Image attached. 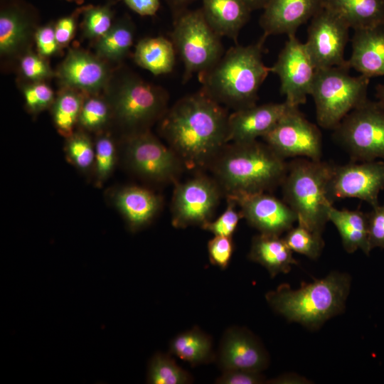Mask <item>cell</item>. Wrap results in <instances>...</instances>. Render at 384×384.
<instances>
[{
	"mask_svg": "<svg viewBox=\"0 0 384 384\" xmlns=\"http://www.w3.org/2000/svg\"><path fill=\"white\" fill-rule=\"evenodd\" d=\"M228 117L220 104L201 90L167 110L160 132L183 166L208 167L228 144Z\"/></svg>",
	"mask_w": 384,
	"mask_h": 384,
	"instance_id": "obj_1",
	"label": "cell"
},
{
	"mask_svg": "<svg viewBox=\"0 0 384 384\" xmlns=\"http://www.w3.org/2000/svg\"><path fill=\"white\" fill-rule=\"evenodd\" d=\"M288 163L257 140L225 144L209 165L226 196L267 192L281 186Z\"/></svg>",
	"mask_w": 384,
	"mask_h": 384,
	"instance_id": "obj_2",
	"label": "cell"
},
{
	"mask_svg": "<svg viewBox=\"0 0 384 384\" xmlns=\"http://www.w3.org/2000/svg\"><path fill=\"white\" fill-rule=\"evenodd\" d=\"M264 34L255 43L236 45L208 70L200 74L201 90L220 105L238 110L256 105L270 68L262 60Z\"/></svg>",
	"mask_w": 384,
	"mask_h": 384,
	"instance_id": "obj_3",
	"label": "cell"
},
{
	"mask_svg": "<svg viewBox=\"0 0 384 384\" xmlns=\"http://www.w3.org/2000/svg\"><path fill=\"white\" fill-rule=\"evenodd\" d=\"M350 287L348 274L333 272L295 290L282 284L265 298L272 309L288 321L317 329L343 311Z\"/></svg>",
	"mask_w": 384,
	"mask_h": 384,
	"instance_id": "obj_4",
	"label": "cell"
},
{
	"mask_svg": "<svg viewBox=\"0 0 384 384\" xmlns=\"http://www.w3.org/2000/svg\"><path fill=\"white\" fill-rule=\"evenodd\" d=\"M334 166L321 159L294 158L281 185L283 201L295 213L297 223L320 235L334 203L329 195Z\"/></svg>",
	"mask_w": 384,
	"mask_h": 384,
	"instance_id": "obj_5",
	"label": "cell"
},
{
	"mask_svg": "<svg viewBox=\"0 0 384 384\" xmlns=\"http://www.w3.org/2000/svg\"><path fill=\"white\" fill-rule=\"evenodd\" d=\"M348 66L316 69L310 95L314 98L318 124L334 129L367 98L369 78L349 74Z\"/></svg>",
	"mask_w": 384,
	"mask_h": 384,
	"instance_id": "obj_6",
	"label": "cell"
},
{
	"mask_svg": "<svg viewBox=\"0 0 384 384\" xmlns=\"http://www.w3.org/2000/svg\"><path fill=\"white\" fill-rule=\"evenodd\" d=\"M168 99L163 88L127 75L119 80L107 100L112 119L128 134L149 130L161 119L168 110Z\"/></svg>",
	"mask_w": 384,
	"mask_h": 384,
	"instance_id": "obj_7",
	"label": "cell"
},
{
	"mask_svg": "<svg viewBox=\"0 0 384 384\" xmlns=\"http://www.w3.org/2000/svg\"><path fill=\"white\" fill-rule=\"evenodd\" d=\"M337 143L351 161H384V105L368 99L333 129Z\"/></svg>",
	"mask_w": 384,
	"mask_h": 384,
	"instance_id": "obj_8",
	"label": "cell"
},
{
	"mask_svg": "<svg viewBox=\"0 0 384 384\" xmlns=\"http://www.w3.org/2000/svg\"><path fill=\"white\" fill-rule=\"evenodd\" d=\"M171 41L184 65L183 81L210 69L223 55L220 36L201 10L188 11L176 21Z\"/></svg>",
	"mask_w": 384,
	"mask_h": 384,
	"instance_id": "obj_9",
	"label": "cell"
},
{
	"mask_svg": "<svg viewBox=\"0 0 384 384\" xmlns=\"http://www.w3.org/2000/svg\"><path fill=\"white\" fill-rule=\"evenodd\" d=\"M121 148L127 168L145 180L174 181L183 166L176 153L149 130L124 134Z\"/></svg>",
	"mask_w": 384,
	"mask_h": 384,
	"instance_id": "obj_10",
	"label": "cell"
},
{
	"mask_svg": "<svg viewBox=\"0 0 384 384\" xmlns=\"http://www.w3.org/2000/svg\"><path fill=\"white\" fill-rule=\"evenodd\" d=\"M298 107L290 106L273 128L262 138L284 159L303 157L321 160V132Z\"/></svg>",
	"mask_w": 384,
	"mask_h": 384,
	"instance_id": "obj_11",
	"label": "cell"
},
{
	"mask_svg": "<svg viewBox=\"0 0 384 384\" xmlns=\"http://www.w3.org/2000/svg\"><path fill=\"white\" fill-rule=\"evenodd\" d=\"M270 71L279 76L280 92L285 96L287 104L299 107L306 102L316 68L304 43L300 42L295 35L288 36V40Z\"/></svg>",
	"mask_w": 384,
	"mask_h": 384,
	"instance_id": "obj_12",
	"label": "cell"
},
{
	"mask_svg": "<svg viewBox=\"0 0 384 384\" xmlns=\"http://www.w3.org/2000/svg\"><path fill=\"white\" fill-rule=\"evenodd\" d=\"M349 30L338 16L324 7L311 18L304 44L316 69L348 66L344 50Z\"/></svg>",
	"mask_w": 384,
	"mask_h": 384,
	"instance_id": "obj_13",
	"label": "cell"
},
{
	"mask_svg": "<svg viewBox=\"0 0 384 384\" xmlns=\"http://www.w3.org/2000/svg\"><path fill=\"white\" fill-rule=\"evenodd\" d=\"M221 188L217 181L198 176L178 183L171 202V223L178 228L202 226L211 220L218 203Z\"/></svg>",
	"mask_w": 384,
	"mask_h": 384,
	"instance_id": "obj_14",
	"label": "cell"
},
{
	"mask_svg": "<svg viewBox=\"0 0 384 384\" xmlns=\"http://www.w3.org/2000/svg\"><path fill=\"white\" fill-rule=\"evenodd\" d=\"M384 188V161H354L335 165L329 185L331 201L355 198L371 207L379 204L378 195Z\"/></svg>",
	"mask_w": 384,
	"mask_h": 384,
	"instance_id": "obj_15",
	"label": "cell"
},
{
	"mask_svg": "<svg viewBox=\"0 0 384 384\" xmlns=\"http://www.w3.org/2000/svg\"><path fill=\"white\" fill-rule=\"evenodd\" d=\"M226 197L239 206L242 218L260 233L280 236L297 222L295 213L284 201L266 192Z\"/></svg>",
	"mask_w": 384,
	"mask_h": 384,
	"instance_id": "obj_16",
	"label": "cell"
},
{
	"mask_svg": "<svg viewBox=\"0 0 384 384\" xmlns=\"http://www.w3.org/2000/svg\"><path fill=\"white\" fill-rule=\"evenodd\" d=\"M215 361L222 371L243 369L262 372L269 356L262 343L249 330L232 326L221 338Z\"/></svg>",
	"mask_w": 384,
	"mask_h": 384,
	"instance_id": "obj_17",
	"label": "cell"
},
{
	"mask_svg": "<svg viewBox=\"0 0 384 384\" xmlns=\"http://www.w3.org/2000/svg\"><path fill=\"white\" fill-rule=\"evenodd\" d=\"M58 77L65 87L96 95L109 82L110 70L98 55L73 49L60 64Z\"/></svg>",
	"mask_w": 384,
	"mask_h": 384,
	"instance_id": "obj_18",
	"label": "cell"
},
{
	"mask_svg": "<svg viewBox=\"0 0 384 384\" xmlns=\"http://www.w3.org/2000/svg\"><path fill=\"white\" fill-rule=\"evenodd\" d=\"M290 106L284 101L235 110L228 117V142H252L264 137Z\"/></svg>",
	"mask_w": 384,
	"mask_h": 384,
	"instance_id": "obj_19",
	"label": "cell"
},
{
	"mask_svg": "<svg viewBox=\"0 0 384 384\" xmlns=\"http://www.w3.org/2000/svg\"><path fill=\"white\" fill-rule=\"evenodd\" d=\"M322 0H269L260 18L263 34L295 35L321 9Z\"/></svg>",
	"mask_w": 384,
	"mask_h": 384,
	"instance_id": "obj_20",
	"label": "cell"
},
{
	"mask_svg": "<svg viewBox=\"0 0 384 384\" xmlns=\"http://www.w3.org/2000/svg\"><path fill=\"white\" fill-rule=\"evenodd\" d=\"M109 198L133 232L148 225L156 216L162 204L160 196L137 186L114 188L110 191Z\"/></svg>",
	"mask_w": 384,
	"mask_h": 384,
	"instance_id": "obj_21",
	"label": "cell"
},
{
	"mask_svg": "<svg viewBox=\"0 0 384 384\" xmlns=\"http://www.w3.org/2000/svg\"><path fill=\"white\" fill-rule=\"evenodd\" d=\"M351 48L350 68L369 78L384 75V23L354 31Z\"/></svg>",
	"mask_w": 384,
	"mask_h": 384,
	"instance_id": "obj_22",
	"label": "cell"
},
{
	"mask_svg": "<svg viewBox=\"0 0 384 384\" xmlns=\"http://www.w3.org/2000/svg\"><path fill=\"white\" fill-rule=\"evenodd\" d=\"M207 22L220 37L234 41L249 21L251 11L242 0H202Z\"/></svg>",
	"mask_w": 384,
	"mask_h": 384,
	"instance_id": "obj_23",
	"label": "cell"
},
{
	"mask_svg": "<svg viewBox=\"0 0 384 384\" xmlns=\"http://www.w3.org/2000/svg\"><path fill=\"white\" fill-rule=\"evenodd\" d=\"M31 14L25 6L11 3L1 8L0 13V52L13 56L26 47L31 31Z\"/></svg>",
	"mask_w": 384,
	"mask_h": 384,
	"instance_id": "obj_24",
	"label": "cell"
},
{
	"mask_svg": "<svg viewBox=\"0 0 384 384\" xmlns=\"http://www.w3.org/2000/svg\"><path fill=\"white\" fill-rule=\"evenodd\" d=\"M248 258L264 267L272 278L288 273L298 263L284 238L262 233L253 237Z\"/></svg>",
	"mask_w": 384,
	"mask_h": 384,
	"instance_id": "obj_25",
	"label": "cell"
},
{
	"mask_svg": "<svg viewBox=\"0 0 384 384\" xmlns=\"http://www.w3.org/2000/svg\"><path fill=\"white\" fill-rule=\"evenodd\" d=\"M322 7L336 14L353 31L384 23V0H322Z\"/></svg>",
	"mask_w": 384,
	"mask_h": 384,
	"instance_id": "obj_26",
	"label": "cell"
},
{
	"mask_svg": "<svg viewBox=\"0 0 384 384\" xmlns=\"http://www.w3.org/2000/svg\"><path fill=\"white\" fill-rule=\"evenodd\" d=\"M329 221L336 228L344 250L353 253L361 250L368 255L371 249L368 240V214L361 210L329 208Z\"/></svg>",
	"mask_w": 384,
	"mask_h": 384,
	"instance_id": "obj_27",
	"label": "cell"
},
{
	"mask_svg": "<svg viewBox=\"0 0 384 384\" xmlns=\"http://www.w3.org/2000/svg\"><path fill=\"white\" fill-rule=\"evenodd\" d=\"M176 53L171 41L162 36L145 38L137 44L134 60L139 66L154 75H164L172 71Z\"/></svg>",
	"mask_w": 384,
	"mask_h": 384,
	"instance_id": "obj_28",
	"label": "cell"
},
{
	"mask_svg": "<svg viewBox=\"0 0 384 384\" xmlns=\"http://www.w3.org/2000/svg\"><path fill=\"white\" fill-rule=\"evenodd\" d=\"M169 351L193 367L210 363L216 356L211 337L197 326L176 335L169 343Z\"/></svg>",
	"mask_w": 384,
	"mask_h": 384,
	"instance_id": "obj_29",
	"label": "cell"
},
{
	"mask_svg": "<svg viewBox=\"0 0 384 384\" xmlns=\"http://www.w3.org/2000/svg\"><path fill=\"white\" fill-rule=\"evenodd\" d=\"M84 99L82 92L65 87L57 95L50 107L55 127L65 138L75 132Z\"/></svg>",
	"mask_w": 384,
	"mask_h": 384,
	"instance_id": "obj_30",
	"label": "cell"
},
{
	"mask_svg": "<svg viewBox=\"0 0 384 384\" xmlns=\"http://www.w3.org/2000/svg\"><path fill=\"white\" fill-rule=\"evenodd\" d=\"M134 39V28L128 20H120L97 41L96 50L101 58L122 59L129 52Z\"/></svg>",
	"mask_w": 384,
	"mask_h": 384,
	"instance_id": "obj_31",
	"label": "cell"
},
{
	"mask_svg": "<svg viewBox=\"0 0 384 384\" xmlns=\"http://www.w3.org/2000/svg\"><path fill=\"white\" fill-rule=\"evenodd\" d=\"M64 152L66 159L85 176H92L95 165V142L88 132L79 129L65 138Z\"/></svg>",
	"mask_w": 384,
	"mask_h": 384,
	"instance_id": "obj_32",
	"label": "cell"
},
{
	"mask_svg": "<svg viewBox=\"0 0 384 384\" xmlns=\"http://www.w3.org/2000/svg\"><path fill=\"white\" fill-rule=\"evenodd\" d=\"M192 382L191 375L169 354L156 353L151 358L148 365L147 383L188 384Z\"/></svg>",
	"mask_w": 384,
	"mask_h": 384,
	"instance_id": "obj_33",
	"label": "cell"
},
{
	"mask_svg": "<svg viewBox=\"0 0 384 384\" xmlns=\"http://www.w3.org/2000/svg\"><path fill=\"white\" fill-rule=\"evenodd\" d=\"M111 119L112 112L107 100L97 94L85 97L78 122L80 129L98 134L105 131Z\"/></svg>",
	"mask_w": 384,
	"mask_h": 384,
	"instance_id": "obj_34",
	"label": "cell"
},
{
	"mask_svg": "<svg viewBox=\"0 0 384 384\" xmlns=\"http://www.w3.org/2000/svg\"><path fill=\"white\" fill-rule=\"evenodd\" d=\"M95 186L101 187L110 178L117 162V145L111 134L105 131L97 134L95 141Z\"/></svg>",
	"mask_w": 384,
	"mask_h": 384,
	"instance_id": "obj_35",
	"label": "cell"
},
{
	"mask_svg": "<svg viewBox=\"0 0 384 384\" xmlns=\"http://www.w3.org/2000/svg\"><path fill=\"white\" fill-rule=\"evenodd\" d=\"M284 240L293 252L313 260L320 256L324 247L321 235L312 232L299 224L289 229Z\"/></svg>",
	"mask_w": 384,
	"mask_h": 384,
	"instance_id": "obj_36",
	"label": "cell"
},
{
	"mask_svg": "<svg viewBox=\"0 0 384 384\" xmlns=\"http://www.w3.org/2000/svg\"><path fill=\"white\" fill-rule=\"evenodd\" d=\"M82 28L88 38L98 40L112 26L113 12L108 5L83 6Z\"/></svg>",
	"mask_w": 384,
	"mask_h": 384,
	"instance_id": "obj_37",
	"label": "cell"
},
{
	"mask_svg": "<svg viewBox=\"0 0 384 384\" xmlns=\"http://www.w3.org/2000/svg\"><path fill=\"white\" fill-rule=\"evenodd\" d=\"M23 95L26 109L34 114L50 108L55 98L51 87L43 81L26 85Z\"/></svg>",
	"mask_w": 384,
	"mask_h": 384,
	"instance_id": "obj_38",
	"label": "cell"
},
{
	"mask_svg": "<svg viewBox=\"0 0 384 384\" xmlns=\"http://www.w3.org/2000/svg\"><path fill=\"white\" fill-rule=\"evenodd\" d=\"M242 218L240 211L236 210L235 203L228 199V206L224 212L215 220L203 224L201 228L214 235L232 237Z\"/></svg>",
	"mask_w": 384,
	"mask_h": 384,
	"instance_id": "obj_39",
	"label": "cell"
},
{
	"mask_svg": "<svg viewBox=\"0 0 384 384\" xmlns=\"http://www.w3.org/2000/svg\"><path fill=\"white\" fill-rule=\"evenodd\" d=\"M19 65L23 76L33 82L43 81L54 75L45 58L32 52L21 57Z\"/></svg>",
	"mask_w": 384,
	"mask_h": 384,
	"instance_id": "obj_40",
	"label": "cell"
},
{
	"mask_svg": "<svg viewBox=\"0 0 384 384\" xmlns=\"http://www.w3.org/2000/svg\"><path fill=\"white\" fill-rule=\"evenodd\" d=\"M234 251L232 237L215 235L208 242V252L210 263L221 270H225L231 260Z\"/></svg>",
	"mask_w": 384,
	"mask_h": 384,
	"instance_id": "obj_41",
	"label": "cell"
},
{
	"mask_svg": "<svg viewBox=\"0 0 384 384\" xmlns=\"http://www.w3.org/2000/svg\"><path fill=\"white\" fill-rule=\"evenodd\" d=\"M368 214V240L371 250L384 249V203L373 207Z\"/></svg>",
	"mask_w": 384,
	"mask_h": 384,
	"instance_id": "obj_42",
	"label": "cell"
},
{
	"mask_svg": "<svg viewBox=\"0 0 384 384\" xmlns=\"http://www.w3.org/2000/svg\"><path fill=\"white\" fill-rule=\"evenodd\" d=\"M34 38L38 54L43 58L54 55L60 48L55 37L54 26L48 24L38 28Z\"/></svg>",
	"mask_w": 384,
	"mask_h": 384,
	"instance_id": "obj_43",
	"label": "cell"
},
{
	"mask_svg": "<svg viewBox=\"0 0 384 384\" xmlns=\"http://www.w3.org/2000/svg\"><path fill=\"white\" fill-rule=\"evenodd\" d=\"M215 383L218 384H260L265 381L260 371L233 369L222 371Z\"/></svg>",
	"mask_w": 384,
	"mask_h": 384,
	"instance_id": "obj_44",
	"label": "cell"
},
{
	"mask_svg": "<svg viewBox=\"0 0 384 384\" xmlns=\"http://www.w3.org/2000/svg\"><path fill=\"white\" fill-rule=\"evenodd\" d=\"M82 9L83 7L79 8L72 14L60 18L54 26L55 37L60 48L67 46L73 38L78 16Z\"/></svg>",
	"mask_w": 384,
	"mask_h": 384,
	"instance_id": "obj_45",
	"label": "cell"
},
{
	"mask_svg": "<svg viewBox=\"0 0 384 384\" xmlns=\"http://www.w3.org/2000/svg\"><path fill=\"white\" fill-rule=\"evenodd\" d=\"M134 12L141 16H152L159 8V0H123Z\"/></svg>",
	"mask_w": 384,
	"mask_h": 384,
	"instance_id": "obj_46",
	"label": "cell"
},
{
	"mask_svg": "<svg viewBox=\"0 0 384 384\" xmlns=\"http://www.w3.org/2000/svg\"><path fill=\"white\" fill-rule=\"evenodd\" d=\"M252 11L257 9H263L269 0H242Z\"/></svg>",
	"mask_w": 384,
	"mask_h": 384,
	"instance_id": "obj_47",
	"label": "cell"
},
{
	"mask_svg": "<svg viewBox=\"0 0 384 384\" xmlns=\"http://www.w3.org/2000/svg\"><path fill=\"white\" fill-rule=\"evenodd\" d=\"M375 96L378 100L384 105V83L376 86Z\"/></svg>",
	"mask_w": 384,
	"mask_h": 384,
	"instance_id": "obj_48",
	"label": "cell"
},
{
	"mask_svg": "<svg viewBox=\"0 0 384 384\" xmlns=\"http://www.w3.org/2000/svg\"><path fill=\"white\" fill-rule=\"evenodd\" d=\"M172 1L175 4H185V3L189 2V1H191L192 0H172Z\"/></svg>",
	"mask_w": 384,
	"mask_h": 384,
	"instance_id": "obj_49",
	"label": "cell"
},
{
	"mask_svg": "<svg viewBox=\"0 0 384 384\" xmlns=\"http://www.w3.org/2000/svg\"><path fill=\"white\" fill-rule=\"evenodd\" d=\"M68 1H77V2H78V3H80V2L82 1V0H68Z\"/></svg>",
	"mask_w": 384,
	"mask_h": 384,
	"instance_id": "obj_50",
	"label": "cell"
}]
</instances>
